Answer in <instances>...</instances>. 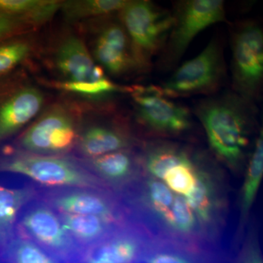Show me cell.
Here are the masks:
<instances>
[{"label": "cell", "mask_w": 263, "mask_h": 263, "mask_svg": "<svg viewBox=\"0 0 263 263\" xmlns=\"http://www.w3.org/2000/svg\"><path fill=\"white\" fill-rule=\"evenodd\" d=\"M214 95L197 103L195 114L214 153L230 165H236L249 143L255 108L233 91Z\"/></svg>", "instance_id": "6da1fadb"}, {"label": "cell", "mask_w": 263, "mask_h": 263, "mask_svg": "<svg viewBox=\"0 0 263 263\" xmlns=\"http://www.w3.org/2000/svg\"><path fill=\"white\" fill-rule=\"evenodd\" d=\"M25 176L46 189L105 190L100 178L79 158L67 156L34 155L6 146L0 153V174Z\"/></svg>", "instance_id": "7a4b0ae2"}, {"label": "cell", "mask_w": 263, "mask_h": 263, "mask_svg": "<svg viewBox=\"0 0 263 263\" xmlns=\"http://www.w3.org/2000/svg\"><path fill=\"white\" fill-rule=\"evenodd\" d=\"M84 107L58 101L43 108L15 141L13 148L45 156H65L76 148Z\"/></svg>", "instance_id": "3957f363"}, {"label": "cell", "mask_w": 263, "mask_h": 263, "mask_svg": "<svg viewBox=\"0 0 263 263\" xmlns=\"http://www.w3.org/2000/svg\"><path fill=\"white\" fill-rule=\"evenodd\" d=\"M118 17L125 29L143 73L164 49L174 24L173 13L149 0H127Z\"/></svg>", "instance_id": "277c9868"}, {"label": "cell", "mask_w": 263, "mask_h": 263, "mask_svg": "<svg viewBox=\"0 0 263 263\" xmlns=\"http://www.w3.org/2000/svg\"><path fill=\"white\" fill-rule=\"evenodd\" d=\"M81 28L95 63L108 75L127 79L144 74L117 14L82 22Z\"/></svg>", "instance_id": "5b68a950"}, {"label": "cell", "mask_w": 263, "mask_h": 263, "mask_svg": "<svg viewBox=\"0 0 263 263\" xmlns=\"http://www.w3.org/2000/svg\"><path fill=\"white\" fill-rule=\"evenodd\" d=\"M172 13V29L157 60V67L161 70H175L200 33L214 24L227 22L226 7L221 0L179 1Z\"/></svg>", "instance_id": "8992f818"}, {"label": "cell", "mask_w": 263, "mask_h": 263, "mask_svg": "<svg viewBox=\"0 0 263 263\" xmlns=\"http://www.w3.org/2000/svg\"><path fill=\"white\" fill-rule=\"evenodd\" d=\"M226 76L222 43L220 38L215 37L197 56L176 67L159 86L170 98L209 97L220 89Z\"/></svg>", "instance_id": "52a82bcc"}, {"label": "cell", "mask_w": 263, "mask_h": 263, "mask_svg": "<svg viewBox=\"0 0 263 263\" xmlns=\"http://www.w3.org/2000/svg\"><path fill=\"white\" fill-rule=\"evenodd\" d=\"M232 86L233 92L254 103L263 81V32L254 21L238 22L232 27Z\"/></svg>", "instance_id": "ba28073f"}, {"label": "cell", "mask_w": 263, "mask_h": 263, "mask_svg": "<svg viewBox=\"0 0 263 263\" xmlns=\"http://www.w3.org/2000/svg\"><path fill=\"white\" fill-rule=\"evenodd\" d=\"M15 234L28 238L65 263L75 262L83 252L66 231L59 213L39 195L21 211Z\"/></svg>", "instance_id": "9c48e42d"}, {"label": "cell", "mask_w": 263, "mask_h": 263, "mask_svg": "<svg viewBox=\"0 0 263 263\" xmlns=\"http://www.w3.org/2000/svg\"><path fill=\"white\" fill-rule=\"evenodd\" d=\"M136 122L152 133L164 136H179L193 126L190 109L164 95L155 85L129 86Z\"/></svg>", "instance_id": "30bf717a"}, {"label": "cell", "mask_w": 263, "mask_h": 263, "mask_svg": "<svg viewBox=\"0 0 263 263\" xmlns=\"http://www.w3.org/2000/svg\"><path fill=\"white\" fill-rule=\"evenodd\" d=\"M42 89L24 73H15L0 82V144L33 122L45 108Z\"/></svg>", "instance_id": "8fae6325"}, {"label": "cell", "mask_w": 263, "mask_h": 263, "mask_svg": "<svg viewBox=\"0 0 263 263\" xmlns=\"http://www.w3.org/2000/svg\"><path fill=\"white\" fill-rule=\"evenodd\" d=\"M89 105V112L91 111ZM95 119L80 129L76 148L81 159H91L100 156L128 149L131 138L123 114L118 113L113 105L103 103L92 105Z\"/></svg>", "instance_id": "7c38bea8"}, {"label": "cell", "mask_w": 263, "mask_h": 263, "mask_svg": "<svg viewBox=\"0 0 263 263\" xmlns=\"http://www.w3.org/2000/svg\"><path fill=\"white\" fill-rule=\"evenodd\" d=\"M39 196L58 213L102 216L124 222L122 209L105 190L42 189L39 190Z\"/></svg>", "instance_id": "4fadbf2b"}, {"label": "cell", "mask_w": 263, "mask_h": 263, "mask_svg": "<svg viewBox=\"0 0 263 263\" xmlns=\"http://www.w3.org/2000/svg\"><path fill=\"white\" fill-rule=\"evenodd\" d=\"M50 64L62 79L70 82H95L107 77L102 67L91 57L84 38L73 32H66L55 42Z\"/></svg>", "instance_id": "5bb4252c"}, {"label": "cell", "mask_w": 263, "mask_h": 263, "mask_svg": "<svg viewBox=\"0 0 263 263\" xmlns=\"http://www.w3.org/2000/svg\"><path fill=\"white\" fill-rule=\"evenodd\" d=\"M145 249L144 239L139 232L122 226L84 249L74 263H136Z\"/></svg>", "instance_id": "9a60e30c"}, {"label": "cell", "mask_w": 263, "mask_h": 263, "mask_svg": "<svg viewBox=\"0 0 263 263\" xmlns=\"http://www.w3.org/2000/svg\"><path fill=\"white\" fill-rule=\"evenodd\" d=\"M59 215L66 231L83 251L124 226L122 223L102 216L62 213H59Z\"/></svg>", "instance_id": "2e32d148"}, {"label": "cell", "mask_w": 263, "mask_h": 263, "mask_svg": "<svg viewBox=\"0 0 263 263\" xmlns=\"http://www.w3.org/2000/svg\"><path fill=\"white\" fill-rule=\"evenodd\" d=\"M38 195L35 186L8 188L0 185V252L14 237L21 211Z\"/></svg>", "instance_id": "e0dca14e"}, {"label": "cell", "mask_w": 263, "mask_h": 263, "mask_svg": "<svg viewBox=\"0 0 263 263\" xmlns=\"http://www.w3.org/2000/svg\"><path fill=\"white\" fill-rule=\"evenodd\" d=\"M62 3L60 0H0V14L27 18L41 27L60 11Z\"/></svg>", "instance_id": "ac0fdd59"}, {"label": "cell", "mask_w": 263, "mask_h": 263, "mask_svg": "<svg viewBox=\"0 0 263 263\" xmlns=\"http://www.w3.org/2000/svg\"><path fill=\"white\" fill-rule=\"evenodd\" d=\"M91 171L104 179L119 181L133 174L136 160L128 149L117 151L91 159H79Z\"/></svg>", "instance_id": "d6986e66"}, {"label": "cell", "mask_w": 263, "mask_h": 263, "mask_svg": "<svg viewBox=\"0 0 263 263\" xmlns=\"http://www.w3.org/2000/svg\"><path fill=\"white\" fill-rule=\"evenodd\" d=\"M37 37L32 33L0 42V79L6 77L37 53Z\"/></svg>", "instance_id": "ffe728a7"}, {"label": "cell", "mask_w": 263, "mask_h": 263, "mask_svg": "<svg viewBox=\"0 0 263 263\" xmlns=\"http://www.w3.org/2000/svg\"><path fill=\"white\" fill-rule=\"evenodd\" d=\"M127 0H72L62 1L60 11L68 22H84L117 14Z\"/></svg>", "instance_id": "44dd1931"}, {"label": "cell", "mask_w": 263, "mask_h": 263, "mask_svg": "<svg viewBox=\"0 0 263 263\" xmlns=\"http://www.w3.org/2000/svg\"><path fill=\"white\" fill-rule=\"evenodd\" d=\"M141 263H222L216 257L197 249L169 245L154 246L145 249Z\"/></svg>", "instance_id": "7402d4cb"}, {"label": "cell", "mask_w": 263, "mask_h": 263, "mask_svg": "<svg viewBox=\"0 0 263 263\" xmlns=\"http://www.w3.org/2000/svg\"><path fill=\"white\" fill-rule=\"evenodd\" d=\"M2 263H65L37 243L15 234L0 252Z\"/></svg>", "instance_id": "603a6c76"}, {"label": "cell", "mask_w": 263, "mask_h": 263, "mask_svg": "<svg viewBox=\"0 0 263 263\" xmlns=\"http://www.w3.org/2000/svg\"><path fill=\"white\" fill-rule=\"evenodd\" d=\"M50 87L65 93L78 95L92 100H101L117 94H127L129 86H122L116 84L108 77L95 82H70V81H52L46 82Z\"/></svg>", "instance_id": "cb8c5ba5"}, {"label": "cell", "mask_w": 263, "mask_h": 263, "mask_svg": "<svg viewBox=\"0 0 263 263\" xmlns=\"http://www.w3.org/2000/svg\"><path fill=\"white\" fill-rule=\"evenodd\" d=\"M188 153L179 147L171 145H161L153 147L147 152V171L156 179H164L170 169L182 162Z\"/></svg>", "instance_id": "d4e9b609"}, {"label": "cell", "mask_w": 263, "mask_h": 263, "mask_svg": "<svg viewBox=\"0 0 263 263\" xmlns=\"http://www.w3.org/2000/svg\"><path fill=\"white\" fill-rule=\"evenodd\" d=\"M263 174V138L262 133L255 142L252 157L249 160L248 170L243 189V209L249 210L254 201L260 184Z\"/></svg>", "instance_id": "484cf974"}, {"label": "cell", "mask_w": 263, "mask_h": 263, "mask_svg": "<svg viewBox=\"0 0 263 263\" xmlns=\"http://www.w3.org/2000/svg\"><path fill=\"white\" fill-rule=\"evenodd\" d=\"M197 176L196 167L188 155L182 162L170 169L164 179L173 191L187 196L196 183Z\"/></svg>", "instance_id": "4316f807"}, {"label": "cell", "mask_w": 263, "mask_h": 263, "mask_svg": "<svg viewBox=\"0 0 263 263\" xmlns=\"http://www.w3.org/2000/svg\"><path fill=\"white\" fill-rule=\"evenodd\" d=\"M186 200L192 210L196 213L201 220H210L214 206L212 190L204 174H198L196 183L186 196Z\"/></svg>", "instance_id": "83f0119b"}, {"label": "cell", "mask_w": 263, "mask_h": 263, "mask_svg": "<svg viewBox=\"0 0 263 263\" xmlns=\"http://www.w3.org/2000/svg\"><path fill=\"white\" fill-rule=\"evenodd\" d=\"M168 226L182 233H190L195 228L196 219L193 211L186 199L181 196L175 198L172 207L162 217Z\"/></svg>", "instance_id": "f1b7e54d"}, {"label": "cell", "mask_w": 263, "mask_h": 263, "mask_svg": "<svg viewBox=\"0 0 263 263\" xmlns=\"http://www.w3.org/2000/svg\"><path fill=\"white\" fill-rule=\"evenodd\" d=\"M148 198L155 212L163 217L172 207L175 197L166 185L158 180H151L148 183Z\"/></svg>", "instance_id": "f546056e"}, {"label": "cell", "mask_w": 263, "mask_h": 263, "mask_svg": "<svg viewBox=\"0 0 263 263\" xmlns=\"http://www.w3.org/2000/svg\"><path fill=\"white\" fill-rule=\"evenodd\" d=\"M38 28L28 19L0 14V42L15 36L35 32Z\"/></svg>", "instance_id": "4dcf8cb0"}, {"label": "cell", "mask_w": 263, "mask_h": 263, "mask_svg": "<svg viewBox=\"0 0 263 263\" xmlns=\"http://www.w3.org/2000/svg\"><path fill=\"white\" fill-rule=\"evenodd\" d=\"M136 263H141V262H139V261H138V262H136Z\"/></svg>", "instance_id": "1f68e13d"}, {"label": "cell", "mask_w": 263, "mask_h": 263, "mask_svg": "<svg viewBox=\"0 0 263 263\" xmlns=\"http://www.w3.org/2000/svg\"><path fill=\"white\" fill-rule=\"evenodd\" d=\"M0 262H1V260H0Z\"/></svg>", "instance_id": "d6a6232c"}]
</instances>
